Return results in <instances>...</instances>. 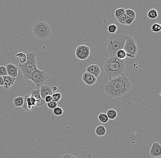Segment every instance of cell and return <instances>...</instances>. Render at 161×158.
<instances>
[{
    "label": "cell",
    "mask_w": 161,
    "mask_h": 158,
    "mask_svg": "<svg viewBox=\"0 0 161 158\" xmlns=\"http://www.w3.org/2000/svg\"><path fill=\"white\" fill-rule=\"evenodd\" d=\"M63 109L60 107L57 106L53 109V113L56 116H61L63 113Z\"/></svg>",
    "instance_id": "obj_27"
},
{
    "label": "cell",
    "mask_w": 161,
    "mask_h": 158,
    "mask_svg": "<svg viewBox=\"0 0 161 158\" xmlns=\"http://www.w3.org/2000/svg\"><path fill=\"white\" fill-rule=\"evenodd\" d=\"M118 30V26L114 24L109 25L108 27V32L111 34H114Z\"/></svg>",
    "instance_id": "obj_25"
},
{
    "label": "cell",
    "mask_w": 161,
    "mask_h": 158,
    "mask_svg": "<svg viewBox=\"0 0 161 158\" xmlns=\"http://www.w3.org/2000/svg\"><path fill=\"white\" fill-rule=\"evenodd\" d=\"M45 102L48 103V102H50L52 101V97L51 95H48L46 96L45 99Z\"/></svg>",
    "instance_id": "obj_36"
},
{
    "label": "cell",
    "mask_w": 161,
    "mask_h": 158,
    "mask_svg": "<svg viewBox=\"0 0 161 158\" xmlns=\"http://www.w3.org/2000/svg\"><path fill=\"white\" fill-rule=\"evenodd\" d=\"M124 49L126 53L127 58L134 59L138 52V48L135 40L131 37L128 36L124 45Z\"/></svg>",
    "instance_id": "obj_7"
},
{
    "label": "cell",
    "mask_w": 161,
    "mask_h": 158,
    "mask_svg": "<svg viewBox=\"0 0 161 158\" xmlns=\"http://www.w3.org/2000/svg\"><path fill=\"white\" fill-rule=\"evenodd\" d=\"M135 18H130V17H127L126 20H125V25L126 26L130 25L135 20Z\"/></svg>",
    "instance_id": "obj_33"
},
{
    "label": "cell",
    "mask_w": 161,
    "mask_h": 158,
    "mask_svg": "<svg viewBox=\"0 0 161 158\" xmlns=\"http://www.w3.org/2000/svg\"><path fill=\"white\" fill-rule=\"evenodd\" d=\"M125 60L119 59L116 56L110 57L105 60L103 69L108 78L117 77L125 72Z\"/></svg>",
    "instance_id": "obj_2"
},
{
    "label": "cell",
    "mask_w": 161,
    "mask_h": 158,
    "mask_svg": "<svg viewBox=\"0 0 161 158\" xmlns=\"http://www.w3.org/2000/svg\"><path fill=\"white\" fill-rule=\"evenodd\" d=\"M25 63L19 65L20 69L24 75L25 80H29L32 74L37 69V63L36 58L37 54L34 52H27Z\"/></svg>",
    "instance_id": "obj_4"
},
{
    "label": "cell",
    "mask_w": 161,
    "mask_h": 158,
    "mask_svg": "<svg viewBox=\"0 0 161 158\" xmlns=\"http://www.w3.org/2000/svg\"><path fill=\"white\" fill-rule=\"evenodd\" d=\"M75 54L78 59L85 60L90 55V48L86 45H80L76 48Z\"/></svg>",
    "instance_id": "obj_8"
},
{
    "label": "cell",
    "mask_w": 161,
    "mask_h": 158,
    "mask_svg": "<svg viewBox=\"0 0 161 158\" xmlns=\"http://www.w3.org/2000/svg\"><path fill=\"white\" fill-rule=\"evenodd\" d=\"M52 101L55 102H57L61 99L62 98V94L61 93L57 92V93H55L53 94L52 95Z\"/></svg>",
    "instance_id": "obj_26"
},
{
    "label": "cell",
    "mask_w": 161,
    "mask_h": 158,
    "mask_svg": "<svg viewBox=\"0 0 161 158\" xmlns=\"http://www.w3.org/2000/svg\"><path fill=\"white\" fill-rule=\"evenodd\" d=\"M95 132L98 136H103L106 133V130L104 125H99L96 128Z\"/></svg>",
    "instance_id": "obj_18"
},
{
    "label": "cell",
    "mask_w": 161,
    "mask_h": 158,
    "mask_svg": "<svg viewBox=\"0 0 161 158\" xmlns=\"http://www.w3.org/2000/svg\"><path fill=\"white\" fill-rule=\"evenodd\" d=\"M16 56L19 58L20 64H24L26 61L27 56L25 53L20 52L17 53L16 55Z\"/></svg>",
    "instance_id": "obj_22"
},
{
    "label": "cell",
    "mask_w": 161,
    "mask_h": 158,
    "mask_svg": "<svg viewBox=\"0 0 161 158\" xmlns=\"http://www.w3.org/2000/svg\"><path fill=\"white\" fill-rule=\"evenodd\" d=\"M125 14L127 17L130 18H136V12L133 10L130 9H127L125 10Z\"/></svg>",
    "instance_id": "obj_30"
},
{
    "label": "cell",
    "mask_w": 161,
    "mask_h": 158,
    "mask_svg": "<svg viewBox=\"0 0 161 158\" xmlns=\"http://www.w3.org/2000/svg\"><path fill=\"white\" fill-rule=\"evenodd\" d=\"M48 79V75L45 71L40 70L36 69L32 74L29 80L32 81L36 86L37 89H40L42 85H45L47 83Z\"/></svg>",
    "instance_id": "obj_6"
},
{
    "label": "cell",
    "mask_w": 161,
    "mask_h": 158,
    "mask_svg": "<svg viewBox=\"0 0 161 158\" xmlns=\"http://www.w3.org/2000/svg\"><path fill=\"white\" fill-rule=\"evenodd\" d=\"M4 82V89L5 90H8L14 84L16 80L15 78L12 77L9 75H7L2 77Z\"/></svg>",
    "instance_id": "obj_15"
},
{
    "label": "cell",
    "mask_w": 161,
    "mask_h": 158,
    "mask_svg": "<svg viewBox=\"0 0 161 158\" xmlns=\"http://www.w3.org/2000/svg\"><path fill=\"white\" fill-rule=\"evenodd\" d=\"M131 87L130 80L123 74L117 77L109 78L104 90L109 98H118L125 95L131 90Z\"/></svg>",
    "instance_id": "obj_1"
},
{
    "label": "cell",
    "mask_w": 161,
    "mask_h": 158,
    "mask_svg": "<svg viewBox=\"0 0 161 158\" xmlns=\"http://www.w3.org/2000/svg\"><path fill=\"white\" fill-rule=\"evenodd\" d=\"M60 158H78V157L68 153L62 155Z\"/></svg>",
    "instance_id": "obj_34"
},
{
    "label": "cell",
    "mask_w": 161,
    "mask_h": 158,
    "mask_svg": "<svg viewBox=\"0 0 161 158\" xmlns=\"http://www.w3.org/2000/svg\"><path fill=\"white\" fill-rule=\"evenodd\" d=\"M150 154L151 157L158 158L161 156V145L157 142H154L152 144L150 150Z\"/></svg>",
    "instance_id": "obj_11"
},
{
    "label": "cell",
    "mask_w": 161,
    "mask_h": 158,
    "mask_svg": "<svg viewBox=\"0 0 161 158\" xmlns=\"http://www.w3.org/2000/svg\"><path fill=\"white\" fill-rule=\"evenodd\" d=\"M32 32L36 39L46 41L50 37L51 29L50 25L46 22L38 20L33 24Z\"/></svg>",
    "instance_id": "obj_5"
},
{
    "label": "cell",
    "mask_w": 161,
    "mask_h": 158,
    "mask_svg": "<svg viewBox=\"0 0 161 158\" xmlns=\"http://www.w3.org/2000/svg\"><path fill=\"white\" fill-rule=\"evenodd\" d=\"M82 80L86 85L92 86L96 83L97 78L91 73L86 72L82 75Z\"/></svg>",
    "instance_id": "obj_9"
},
{
    "label": "cell",
    "mask_w": 161,
    "mask_h": 158,
    "mask_svg": "<svg viewBox=\"0 0 161 158\" xmlns=\"http://www.w3.org/2000/svg\"><path fill=\"white\" fill-rule=\"evenodd\" d=\"M39 92L41 98L44 100H45L47 96H52L53 94L52 89L50 86L47 84H45L41 86L39 89Z\"/></svg>",
    "instance_id": "obj_12"
},
{
    "label": "cell",
    "mask_w": 161,
    "mask_h": 158,
    "mask_svg": "<svg viewBox=\"0 0 161 158\" xmlns=\"http://www.w3.org/2000/svg\"><path fill=\"white\" fill-rule=\"evenodd\" d=\"M116 57L120 60H124L127 58L126 53L124 49H120L116 53Z\"/></svg>",
    "instance_id": "obj_21"
},
{
    "label": "cell",
    "mask_w": 161,
    "mask_h": 158,
    "mask_svg": "<svg viewBox=\"0 0 161 158\" xmlns=\"http://www.w3.org/2000/svg\"></svg>",
    "instance_id": "obj_39"
},
{
    "label": "cell",
    "mask_w": 161,
    "mask_h": 158,
    "mask_svg": "<svg viewBox=\"0 0 161 158\" xmlns=\"http://www.w3.org/2000/svg\"><path fill=\"white\" fill-rule=\"evenodd\" d=\"M106 114L108 119L113 120H114L117 117V112L115 109H110L107 112Z\"/></svg>",
    "instance_id": "obj_19"
},
{
    "label": "cell",
    "mask_w": 161,
    "mask_h": 158,
    "mask_svg": "<svg viewBox=\"0 0 161 158\" xmlns=\"http://www.w3.org/2000/svg\"><path fill=\"white\" fill-rule=\"evenodd\" d=\"M24 102V97L19 96L14 98L13 99V105L15 107L19 108L23 106Z\"/></svg>",
    "instance_id": "obj_17"
},
{
    "label": "cell",
    "mask_w": 161,
    "mask_h": 158,
    "mask_svg": "<svg viewBox=\"0 0 161 158\" xmlns=\"http://www.w3.org/2000/svg\"><path fill=\"white\" fill-rule=\"evenodd\" d=\"M4 82L2 77L0 76V86H4Z\"/></svg>",
    "instance_id": "obj_37"
},
{
    "label": "cell",
    "mask_w": 161,
    "mask_h": 158,
    "mask_svg": "<svg viewBox=\"0 0 161 158\" xmlns=\"http://www.w3.org/2000/svg\"><path fill=\"white\" fill-rule=\"evenodd\" d=\"M128 37L122 34H114L108 37L107 51L110 57L116 56L117 51L123 49Z\"/></svg>",
    "instance_id": "obj_3"
},
{
    "label": "cell",
    "mask_w": 161,
    "mask_h": 158,
    "mask_svg": "<svg viewBox=\"0 0 161 158\" xmlns=\"http://www.w3.org/2000/svg\"><path fill=\"white\" fill-rule=\"evenodd\" d=\"M98 118H99L100 122L102 124H105V123H107L109 120L106 113H99L98 116Z\"/></svg>",
    "instance_id": "obj_23"
},
{
    "label": "cell",
    "mask_w": 161,
    "mask_h": 158,
    "mask_svg": "<svg viewBox=\"0 0 161 158\" xmlns=\"http://www.w3.org/2000/svg\"><path fill=\"white\" fill-rule=\"evenodd\" d=\"M86 72L88 73H91L96 78L99 77L101 72L100 68L96 64H92L88 66L86 68Z\"/></svg>",
    "instance_id": "obj_14"
},
{
    "label": "cell",
    "mask_w": 161,
    "mask_h": 158,
    "mask_svg": "<svg viewBox=\"0 0 161 158\" xmlns=\"http://www.w3.org/2000/svg\"><path fill=\"white\" fill-rule=\"evenodd\" d=\"M7 75L6 66H0V76L3 77Z\"/></svg>",
    "instance_id": "obj_31"
},
{
    "label": "cell",
    "mask_w": 161,
    "mask_h": 158,
    "mask_svg": "<svg viewBox=\"0 0 161 158\" xmlns=\"http://www.w3.org/2000/svg\"><path fill=\"white\" fill-rule=\"evenodd\" d=\"M6 67L7 75L15 78L18 76L19 67L12 64H7Z\"/></svg>",
    "instance_id": "obj_13"
},
{
    "label": "cell",
    "mask_w": 161,
    "mask_h": 158,
    "mask_svg": "<svg viewBox=\"0 0 161 158\" xmlns=\"http://www.w3.org/2000/svg\"><path fill=\"white\" fill-rule=\"evenodd\" d=\"M127 16L125 14H124L122 16H120L119 18H116L117 21L119 23V24H121L122 25H125V20H126V18H127Z\"/></svg>",
    "instance_id": "obj_29"
},
{
    "label": "cell",
    "mask_w": 161,
    "mask_h": 158,
    "mask_svg": "<svg viewBox=\"0 0 161 158\" xmlns=\"http://www.w3.org/2000/svg\"><path fill=\"white\" fill-rule=\"evenodd\" d=\"M22 108L26 112L31 111L34 109V107L33 106L31 102L30 95H25L24 97V105Z\"/></svg>",
    "instance_id": "obj_16"
},
{
    "label": "cell",
    "mask_w": 161,
    "mask_h": 158,
    "mask_svg": "<svg viewBox=\"0 0 161 158\" xmlns=\"http://www.w3.org/2000/svg\"><path fill=\"white\" fill-rule=\"evenodd\" d=\"M158 12L156 9H151L148 13V17L151 19H155L158 18Z\"/></svg>",
    "instance_id": "obj_20"
},
{
    "label": "cell",
    "mask_w": 161,
    "mask_h": 158,
    "mask_svg": "<svg viewBox=\"0 0 161 158\" xmlns=\"http://www.w3.org/2000/svg\"><path fill=\"white\" fill-rule=\"evenodd\" d=\"M58 89L57 88V87H56V86H54L53 88V89H52V91H56Z\"/></svg>",
    "instance_id": "obj_38"
},
{
    "label": "cell",
    "mask_w": 161,
    "mask_h": 158,
    "mask_svg": "<svg viewBox=\"0 0 161 158\" xmlns=\"http://www.w3.org/2000/svg\"><path fill=\"white\" fill-rule=\"evenodd\" d=\"M151 31L154 32H158L161 31V25L157 23L154 24L151 26Z\"/></svg>",
    "instance_id": "obj_28"
},
{
    "label": "cell",
    "mask_w": 161,
    "mask_h": 158,
    "mask_svg": "<svg viewBox=\"0 0 161 158\" xmlns=\"http://www.w3.org/2000/svg\"><path fill=\"white\" fill-rule=\"evenodd\" d=\"M30 101L33 106L34 107H36V105H37V101H36L35 98H33V96L31 95H30Z\"/></svg>",
    "instance_id": "obj_35"
},
{
    "label": "cell",
    "mask_w": 161,
    "mask_h": 158,
    "mask_svg": "<svg viewBox=\"0 0 161 158\" xmlns=\"http://www.w3.org/2000/svg\"><path fill=\"white\" fill-rule=\"evenodd\" d=\"M47 106L48 108L50 109H54L58 106L57 102L54 101H51L47 103Z\"/></svg>",
    "instance_id": "obj_32"
},
{
    "label": "cell",
    "mask_w": 161,
    "mask_h": 158,
    "mask_svg": "<svg viewBox=\"0 0 161 158\" xmlns=\"http://www.w3.org/2000/svg\"><path fill=\"white\" fill-rule=\"evenodd\" d=\"M125 13V9L121 7V8H118V9L115 10V12H114V17H115V18H117Z\"/></svg>",
    "instance_id": "obj_24"
},
{
    "label": "cell",
    "mask_w": 161,
    "mask_h": 158,
    "mask_svg": "<svg viewBox=\"0 0 161 158\" xmlns=\"http://www.w3.org/2000/svg\"><path fill=\"white\" fill-rule=\"evenodd\" d=\"M30 95L32 96L33 98H35L37 101V107H40L43 106L46 103L45 100L43 99L40 96L39 89H33L31 90V94Z\"/></svg>",
    "instance_id": "obj_10"
}]
</instances>
